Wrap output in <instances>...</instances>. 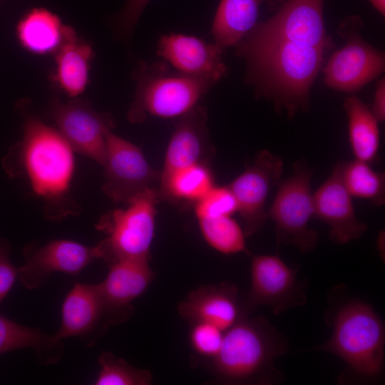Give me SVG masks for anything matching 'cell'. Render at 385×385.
<instances>
[{
    "label": "cell",
    "instance_id": "1",
    "mask_svg": "<svg viewBox=\"0 0 385 385\" xmlns=\"http://www.w3.org/2000/svg\"><path fill=\"white\" fill-rule=\"evenodd\" d=\"M7 174L29 185L43 216L60 221L81 210L71 193L73 150L57 128L31 113L23 115V136L2 160Z\"/></svg>",
    "mask_w": 385,
    "mask_h": 385
},
{
    "label": "cell",
    "instance_id": "2",
    "mask_svg": "<svg viewBox=\"0 0 385 385\" xmlns=\"http://www.w3.org/2000/svg\"><path fill=\"white\" fill-rule=\"evenodd\" d=\"M247 64L246 81L292 118L309 108L312 86L327 48L297 43L250 31L237 45Z\"/></svg>",
    "mask_w": 385,
    "mask_h": 385
},
{
    "label": "cell",
    "instance_id": "3",
    "mask_svg": "<svg viewBox=\"0 0 385 385\" xmlns=\"http://www.w3.org/2000/svg\"><path fill=\"white\" fill-rule=\"evenodd\" d=\"M286 337L265 317H242L225 332L222 346L209 361L211 374L231 384H270L283 380L275 358L286 354Z\"/></svg>",
    "mask_w": 385,
    "mask_h": 385
},
{
    "label": "cell",
    "instance_id": "4",
    "mask_svg": "<svg viewBox=\"0 0 385 385\" xmlns=\"http://www.w3.org/2000/svg\"><path fill=\"white\" fill-rule=\"evenodd\" d=\"M133 78L135 91L127 113L133 123H142L150 116L175 118L197 106L216 83L180 73L165 61H140Z\"/></svg>",
    "mask_w": 385,
    "mask_h": 385
},
{
    "label": "cell",
    "instance_id": "5",
    "mask_svg": "<svg viewBox=\"0 0 385 385\" xmlns=\"http://www.w3.org/2000/svg\"><path fill=\"white\" fill-rule=\"evenodd\" d=\"M384 333L383 322L371 305L351 301L337 312L332 337L318 350L338 356L361 376L375 377L384 366Z\"/></svg>",
    "mask_w": 385,
    "mask_h": 385
},
{
    "label": "cell",
    "instance_id": "6",
    "mask_svg": "<svg viewBox=\"0 0 385 385\" xmlns=\"http://www.w3.org/2000/svg\"><path fill=\"white\" fill-rule=\"evenodd\" d=\"M159 201L158 189L150 187L127 202L125 208L103 215L96 227L106 237L95 246L97 258L108 265L123 260L150 259Z\"/></svg>",
    "mask_w": 385,
    "mask_h": 385
},
{
    "label": "cell",
    "instance_id": "7",
    "mask_svg": "<svg viewBox=\"0 0 385 385\" xmlns=\"http://www.w3.org/2000/svg\"><path fill=\"white\" fill-rule=\"evenodd\" d=\"M312 176L313 170L302 160L295 163L292 175L275 184L277 194L267 210V218L275 224L277 242L305 253L314 250L319 241L318 233L309 226L314 217Z\"/></svg>",
    "mask_w": 385,
    "mask_h": 385
},
{
    "label": "cell",
    "instance_id": "8",
    "mask_svg": "<svg viewBox=\"0 0 385 385\" xmlns=\"http://www.w3.org/2000/svg\"><path fill=\"white\" fill-rule=\"evenodd\" d=\"M361 19L347 16L339 26L345 45L333 53L324 69L326 85L345 93H354L378 77L384 70L382 51L360 36Z\"/></svg>",
    "mask_w": 385,
    "mask_h": 385
},
{
    "label": "cell",
    "instance_id": "9",
    "mask_svg": "<svg viewBox=\"0 0 385 385\" xmlns=\"http://www.w3.org/2000/svg\"><path fill=\"white\" fill-rule=\"evenodd\" d=\"M49 112L56 128L73 151L103 165L106 153V134L115 126L112 115L99 112L79 97L64 102L53 96Z\"/></svg>",
    "mask_w": 385,
    "mask_h": 385
},
{
    "label": "cell",
    "instance_id": "10",
    "mask_svg": "<svg viewBox=\"0 0 385 385\" xmlns=\"http://www.w3.org/2000/svg\"><path fill=\"white\" fill-rule=\"evenodd\" d=\"M297 270L289 267L277 255L252 257L250 289L244 300L248 312L259 306H268L274 314L307 302L304 285Z\"/></svg>",
    "mask_w": 385,
    "mask_h": 385
},
{
    "label": "cell",
    "instance_id": "11",
    "mask_svg": "<svg viewBox=\"0 0 385 385\" xmlns=\"http://www.w3.org/2000/svg\"><path fill=\"white\" fill-rule=\"evenodd\" d=\"M103 190L113 201L126 204L160 180L141 149L111 131L106 134Z\"/></svg>",
    "mask_w": 385,
    "mask_h": 385
},
{
    "label": "cell",
    "instance_id": "12",
    "mask_svg": "<svg viewBox=\"0 0 385 385\" xmlns=\"http://www.w3.org/2000/svg\"><path fill=\"white\" fill-rule=\"evenodd\" d=\"M283 166L279 155L262 150L254 163L228 185L243 220L246 237L260 230L267 218V197L271 187L279 180Z\"/></svg>",
    "mask_w": 385,
    "mask_h": 385
},
{
    "label": "cell",
    "instance_id": "13",
    "mask_svg": "<svg viewBox=\"0 0 385 385\" xmlns=\"http://www.w3.org/2000/svg\"><path fill=\"white\" fill-rule=\"evenodd\" d=\"M23 252L24 263L18 268V276L29 289L41 287L56 272L78 275L98 259L95 247L68 240H53L43 246L31 243Z\"/></svg>",
    "mask_w": 385,
    "mask_h": 385
},
{
    "label": "cell",
    "instance_id": "14",
    "mask_svg": "<svg viewBox=\"0 0 385 385\" xmlns=\"http://www.w3.org/2000/svg\"><path fill=\"white\" fill-rule=\"evenodd\" d=\"M324 0H287L269 20L251 30L297 43L330 48L324 21Z\"/></svg>",
    "mask_w": 385,
    "mask_h": 385
},
{
    "label": "cell",
    "instance_id": "15",
    "mask_svg": "<svg viewBox=\"0 0 385 385\" xmlns=\"http://www.w3.org/2000/svg\"><path fill=\"white\" fill-rule=\"evenodd\" d=\"M149 260V258L128 259L108 265V274L98 287L111 325L121 323L130 317L132 302L153 281L155 273Z\"/></svg>",
    "mask_w": 385,
    "mask_h": 385
},
{
    "label": "cell",
    "instance_id": "16",
    "mask_svg": "<svg viewBox=\"0 0 385 385\" xmlns=\"http://www.w3.org/2000/svg\"><path fill=\"white\" fill-rule=\"evenodd\" d=\"M222 51L216 43L183 34L162 36L157 48L158 55L178 72L215 83L227 72Z\"/></svg>",
    "mask_w": 385,
    "mask_h": 385
},
{
    "label": "cell",
    "instance_id": "17",
    "mask_svg": "<svg viewBox=\"0 0 385 385\" xmlns=\"http://www.w3.org/2000/svg\"><path fill=\"white\" fill-rule=\"evenodd\" d=\"M314 217L327 223L336 243L345 244L360 238L367 225L356 216L352 196L344 186L338 163L325 182L313 192Z\"/></svg>",
    "mask_w": 385,
    "mask_h": 385
},
{
    "label": "cell",
    "instance_id": "18",
    "mask_svg": "<svg viewBox=\"0 0 385 385\" xmlns=\"http://www.w3.org/2000/svg\"><path fill=\"white\" fill-rule=\"evenodd\" d=\"M178 311L190 324L209 323L224 332L249 314L237 288L229 282L191 290L179 303Z\"/></svg>",
    "mask_w": 385,
    "mask_h": 385
},
{
    "label": "cell",
    "instance_id": "19",
    "mask_svg": "<svg viewBox=\"0 0 385 385\" xmlns=\"http://www.w3.org/2000/svg\"><path fill=\"white\" fill-rule=\"evenodd\" d=\"M207 123V110L200 105L174 118L160 180L186 166L206 163L212 151Z\"/></svg>",
    "mask_w": 385,
    "mask_h": 385
},
{
    "label": "cell",
    "instance_id": "20",
    "mask_svg": "<svg viewBox=\"0 0 385 385\" xmlns=\"http://www.w3.org/2000/svg\"><path fill=\"white\" fill-rule=\"evenodd\" d=\"M111 325L98 284L76 283L66 297L58 340L79 337L95 339Z\"/></svg>",
    "mask_w": 385,
    "mask_h": 385
},
{
    "label": "cell",
    "instance_id": "21",
    "mask_svg": "<svg viewBox=\"0 0 385 385\" xmlns=\"http://www.w3.org/2000/svg\"><path fill=\"white\" fill-rule=\"evenodd\" d=\"M53 56L54 83L69 98L79 97L89 83L93 48L68 26L64 41Z\"/></svg>",
    "mask_w": 385,
    "mask_h": 385
},
{
    "label": "cell",
    "instance_id": "22",
    "mask_svg": "<svg viewBox=\"0 0 385 385\" xmlns=\"http://www.w3.org/2000/svg\"><path fill=\"white\" fill-rule=\"evenodd\" d=\"M284 3V0H221L211 28L215 43L222 48L237 45L257 24L263 4L277 11Z\"/></svg>",
    "mask_w": 385,
    "mask_h": 385
},
{
    "label": "cell",
    "instance_id": "23",
    "mask_svg": "<svg viewBox=\"0 0 385 385\" xmlns=\"http://www.w3.org/2000/svg\"><path fill=\"white\" fill-rule=\"evenodd\" d=\"M68 26L55 13L36 7L25 13L16 26L20 46L36 55L53 54L63 43Z\"/></svg>",
    "mask_w": 385,
    "mask_h": 385
},
{
    "label": "cell",
    "instance_id": "24",
    "mask_svg": "<svg viewBox=\"0 0 385 385\" xmlns=\"http://www.w3.org/2000/svg\"><path fill=\"white\" fill-rule=\"evenodd\" d=\"M24 348L33 349L42 364L58 362L63 352L62 341L54 334L21 325L0 314V354Z\"/></svg>",
    "mask_w": 385,
    "mask_h": 385
},
{
    "label": "cell",
    "instance_id": "25",
    "mask_svg": "<svg viewBox=\"0 0 385 385\" xmlns=\"http://www.w3.org/2000/svg\"><path fill=\"white\" fill-rule=\"evenodd\" d=\"M160 200L195 204L214 186L206 163H196L176 170L159 180Z\"/></svg>",
    "mask_w": 385,
    "mask_h": 385
},
{
    "label": "cell",
    "instance_id": "26",
    "mask_svg": "<svg viewBox=\"0 0 385 385\" xmlns=\"http://www.w3.org/2000/svg\"><path fill=\"white\" fill-rule=\"evenodd\" d=\"M350 145L356 159L368 163L376 160L379 147L378 120L370 109L357 97L346 98Z\"/></svg>",
    "mask_w": 385,
    "mask_h": 385
},
{
    "label": "cell",
    "instance_id": "27",
    "mask_svg": "<svg viewBox=\"0 0 385 385\" xmlns=\"http://www.w3.org/2000/svg\"><path fill=\"white\" fill-rule=\"evenodd\" d=\"M341 176L352 197L369 200L376 206L385 201V177L374 170L368 163L356 159L341 162Z\"/></svg>",
    "mask_w": 385,
    "mask_h": 385
},
{
    "label": "cell",
    "instance_id": "28",
    "mask_svg": "<svg viewBox=\"0 0 385 385\" xmlns=\"http://www.w3.org/2000/svg\"><path fill=\"white\" fill-rule=\"evenodd\" d=\"M197 220L204 239L215 250L225 255L248 252L243 228L231 216Z\"/></svg>",
    "mask_w": 385,
    "mask_h": 385
},
{
    "label": "cell",
    "instance_id": "29",
    "mask_svg": "<svg viewBox=\"0 0 385 385\" xmlns=\"http://www.w3.org/2000/svg\"><path fill=\"white\" fill-rule=\"evenodd\" d=\"M98 363L96 385H150L153 382L149 370L135 367L111 352L103 351Z\"/></svg>",
    "mask_w": 385,
    "mask_h": 385
},
{
    "label": "cell",
    "instance_id": "30",
    "mask_svg": "<svg viewBox=\"0 0 385 385\" xmlns=\"http://www.w3.org/2000/svg\"><path fill=\"white\" fill-rule=\"evenodd\" d=\"M237 211V201L228 185H214L195 205L197 219L232 216Z\"/></svg>",
    "mask_w": 385,
    "mask_h": 385
},
{
    "label": "cell",
    "instance_id": "31",
    "mask_svg": "<svg viewBox=\"0 0 385 385\" xmlns=\"http://www.w3.org/2000/svg\"><path fill=\"white\" fill-rule=\"evenodd\" d=\"M224 334V331L211 324L192 323L188 334L189 343L196 354L210 361L219 353Z\"/></svg>",
    "mask_w": 385,
    "mask_h": 385
},
{
    "label": "cell",
    "instance_id": "32",
    "mask_svg": "<svg viewBox=\"0 0 385 385\" xmlns=\"http://www.w3.org/2000/svg\"><path fill=\"white\" fill-rule=\"evenodd\" d=\"M150 0H127L123 8L113 17L112 27L122 40L130 38L140 18Z\"/></svg>",
    "mask_w": 385,
    "mask_h": 385
},
{
    "label": "cell",
    "instance_id": "33",
    "mask_svg": "<svg viewBox=\"0 0 385 385\" xmlns=\"http://www.w3.org/2000/svg\"><path fill=\"white\" fill-rule=\"evenodd\" d=\"M9 253V242L0 239V302L7 295L18 276V268L11 263Z\"/></svg>",
    "mask_w": 385,
    "mask_h": 385
},
{
    "label": "cell",
    "instance_id": "34",
    "mask_svg": "<svg viewBox=\"0 0 385 385\" xmlns=\"http://www.w3.org/2000/svg\"><path fill=\"white\" fill-rule=\"evenodd\" d=\"M371 111L379 122L385 119V81L381 78L377 83Z\"/></svg>",
    "mask_w": 385,
    "mask_h": 385
},
{
    "label": "cell",
    "instance_id": "35",
    "mask_svg": "<svg viewBox=\"0 0 385 385\" xmlns=\"http://www.w3.org/2000/svg\"><path fill=\"white\" fill-rule=\"evenodd\" d=\"M374 8L381 15L385 14V0H369Z\"/></svg>",
    "mask_w": 385,
    "mask_h": 385
},
{
    "label": "cell",
    "instance_id": "36",
    "mask_svg": "<svg viewBox=\"0 0 385 385\" xmlns=\"http://www.w3.org/2000/svg\"><path fill=\"white\" fill-rule=\"evenodd\" d=\"M1 0H0V2H1Z\"/></svg>",
    "mask_w": 385,
    "mask_h": 385
}]
</instances>
